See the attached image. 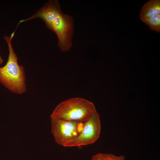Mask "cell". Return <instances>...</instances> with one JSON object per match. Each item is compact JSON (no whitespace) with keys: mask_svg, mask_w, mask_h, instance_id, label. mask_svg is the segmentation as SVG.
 Wrapping results in <instances>:
<instances>
[{"mask_svg":"<svg viewBox=\"0 0 160 160\" xmlns=\"http://www.w3.org/2000/svg\"><path fill=\"white\" fill-rule=\"evenodd\" d=\"M15 33L10 36H5L9 50L8 59L6 65L0 67V83L10 92L21 95L26 89L25 69L18 63L17 57L13 48L12 40Z\"/></svg>","mask_w":160,"mask_h":160,"instance_id":"2","label":"cell"},{"mask_svg":"<svg viewBox=\"0 0 160 160\" xmlns=\"http://www.w3.org/2000/svg\"><path fill=\"white\" fill-rule=\"evenodd\" d=\"M159 14H160V1L151 0L142 7L140 17L143 22L146 19Z\"/></svg>","mask_w":160,"mask_h":160,"instance_id":"6","label":"cell"},{"mask_svg":"<svg viewBox=\"0 0 160 160\" xmlns=\"http://www.w3.org/2000/svg\"><path fill=\"white\" fill-rule=\"evenodd\" d=\"M37 18L42 20L47 28L55 32L58 39L57 46L62 51L71 49L74 32L73 19L62 12L58 0H49L33 15L20 20L17 27L21 23Z\"/></svg>","mask_w":160,"mask_h":160,"instance_id":"1","label":"cell"},{"mask_svg":"<svg viewBox=\"0 0 160 160\" xmlns=\"http://www.w3.org/2000/svg\"><path fill=\"white\" fill-rule=\"evenodd\" d=\"M101 129L99 115L96 110L84 122L83 129L78 136L64 147H79L93 144L99 138Z\"/></svg>","mask_w":160,"mask_h":160,"instance_id":"5","label":"cell"},{"mask_svg":"<svg viewBox=\"0 0 160 160\" xmlns=\"http://www.w3.org/2000/svg\"><path fill=\"white\" fill-rule=\"evenodd\" d=\"M91 160H102L100 153H97L93 156Z\"/></svg>","mask_w":160,"mask_h":160,"instance_id":"9","label":"cell"},{"mask_svg":"<svg viewBox=\"0 0 160 160\" xmlns=\"http://www.w3.org/2000/svg\"><path fill=\"white\" fill-rule=\"evenodd\" d=\"M51 132L55 142L64 147L75 139L82 131L84 122L69 121L51 118Z\"/></svg>","mask_w":160,"mask_h":160,"instance_id":"4","label":"cell"},{"mask_svg":"<svg viewBox=\"0 0 160 160\" xmlns=\"http://www.w3.org/2000/svg\"><path fill=\"white\" fill-rule=\"evenodd\" d=\"M102 160H125L123 155L116 156L112 153H100Z\"/></svg>","mask_w":160,"mask_h":160,"instance_id":"8","label":"cell"},{"mask_svg":"<svg viewBox=\"0 0 160 160\" xmlns=\"http://www.w3.org/2000/svg\"><path fill=\"white\" fill-rule=\"evenodd\" d=\"M95 110L92 102L81 97H74L58 104L51 115V118L84 122Z\"/></svg>","mask_w":160,"mask_h":160,"instance_id":"3","label":"cell"},{"mask_svg":"<svg viewBox=\"0 0 160 160\" xmlns=\"http://www.w3.org/2000/svg\"><path fill=\"white\" fill-rule=\"evenodd\" d=\"M143 22L151 30L160 32V14L148 18Z\"/></svg>","mask_w":160,"mask_h":160,"instance_id":"7","label":"cell"},{"mask_svg":"<svg viewBox=\"0 0 160 160\" xmlns=\"http://www.w3.org/2000/svg\"><path fill=\"white\" fill-rule=\"evenodd\" d=\"M4 60L1 55H0V65L3 63Z\"/></svg>","mask_w":160,"mask_h":160,"instance_id":"10","label":"cell"}]
</instances>
